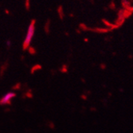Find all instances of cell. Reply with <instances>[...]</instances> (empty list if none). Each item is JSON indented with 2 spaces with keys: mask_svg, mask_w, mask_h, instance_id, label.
<instances>
[{
  "mask_svg": "<svg viewBox=\"0 0 133 133\" xmlns=\"http://www.w3.org/2000/svg\"><path fill=\"white\" fill-rule=\"evenodd\" d=\"M34 30H35V20H32L29 26L25 40L23 42V50H26L27 48H29L31 40L33 38V36L34 34Z\"/></svg>",
  "mask_w": 133,
  "mask_h": 133,
  "instance_id": "obj_1",
  "label": "cell"
},
{
  "mask_svg": "<svg viewBox=\"0 0 133 133\" xmlns=\"http://www.w3.org/2000/svg\"><path fill=\"white\" fill-rule=\"evenodd\" d=\"M15 96V93L14 92H8L5 96H3V97L0 100V104L4 105V104H8L10 103L11 100L13 99Z\"/></svg>",
  "mask_w": 133,
  "mask_h": 133,
  "instance_id": "obj_2",
  "label": "cell"
},
{
  "mask_svg": "<svg viewBox=\"0 0 133 133\" xmlns=\"http://www.w3.org/2000/svg\"><path fill=\"white\" fill-rule=\"evenodd\" d=\"M26 8L28 9L29 8V6H30V3H29L30 0H26Z\"/></svg>",
  "mask_w": 133,
  "mask_h": 133,
  "instance_id": "obj_3",
  "label": "cell"
}]
</instances>
